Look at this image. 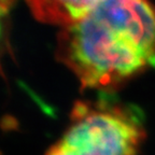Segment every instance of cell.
Listing matches in <instances>:
<instances>
[{
    "mask_svg": "<svg viewBox=\"0 0 155 155\" xmlns=\"http://www.w3.org/2000/svg\"><path fill=\"white\" fill-rule=\"evenodd\" d=\"M56 55L83 88L111 93L155 69V7L149 0H98L63 27Z\"/></svg>",
    "mask_w": 155,
    "mask_h": 155,
    "instance_id": "obj_1",
    "label": "cell"
},
{
    "mask_svg": "<svg viewBox=\"0 0 155 155\" xmlns=\"http://www.w3.org/2000/svg\"><path fill=\"white\" fill-rule=\"evenodd\" d=\"M144 139L142 112L104 93L74 104L69 126L45 155H138Z\"/></svg>",
    "mask_w": 155,
    "mask_h": 155,
    "instance_id": "obj_2",
    "label": "cell"
},
{
    "mask_svg": "<svg viewBox=\"0 0 155 155\" xmlns=\"http://www.w3.org/2000/svg\"><path fill=\"white\" fill-rule=\"evenodd\" d=\"M98 0H26L32 14L45 24L66 27L90 12Z\"/></svg>",
    "mask_w": 155,
    "mask_h": 155,
    "instance_id": "obj_3",
    "label": "cell"
}]
</instances>
